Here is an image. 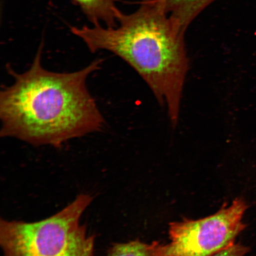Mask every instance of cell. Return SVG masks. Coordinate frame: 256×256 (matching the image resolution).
<instances>
[{"label": "cell", "mask_w": 256, "mask_h": 256, "mask_svg": "<svg viewBox=\"0 0 256 256\" xmlns=\"http://www.w3.org/2000/svg\"><path fill=\"white\" fill-rule=\"evenodd\" d=\"M94 26L116 27L124 14L118 0H72Z\"/></svg>", "instance_id": "5b68a950"}, {"label": "cell", "mask_w": 256, "mask_h": 256, "mask_svg": "<svg viewBox=\"0 0 256 256\" xmlns=\"http://www.w3.org/2000/svg\"><path fill=\"white\" fill-rule=\"evenodd\" d=\"M90 51L106 50L129 64L167 108L177 124L188 60L185 30L161 4L143 0L136 11L122 16L116 27H72Z\"/></svg>", "instance_id": "7a4b0ae2"}, {"label": "cell", "mask_w": 256, "mask_h": 256, "mask_svg": "<svg viewBox=\"0 0 256 256\" xmlns=\"http://www.w3.org/2000/svg\"><path fill=\"white\" fill-rule=\"evenodd\" d=\"M42 44L28 71L18 74L9 68L14 82L0 94L1 136L60 147L100 130L104 118L86 83L102 60L78 72H52L42 66Z\"/></svg>", "instance_id": "6da1fadb"}, {"label": "cell", "mask_w": 256, "mask_h": 256, "mask_svg": "<svg viewBox=\"0 0 256 256\" xmlns=\"http://www.w3.org/2000/svg\"><path fill=\"white\" fill-rule=\"evenodd\" d=\"M248 204L238 198L214 215L170 224V242L158 244L159 256H212L234 243L246 228L242 218Z\"/></svg>", "instance_id": "277c9868"}, {"label": "cell", "mask_w": 256, "mask_h": 256, "mask_svg": "<svg viewBox=\"0 0 256 256\" xmlns=\"http://www.w3.org/2000/svg\"><path fill=\"white\" fill-rule=\"evenodd\" d=\"M158 244V242L147 244L139 240L116 243L108 250L105 256H159Z\"/></svg>", "instance_id": "52a82bcc"}, {"label": "cell", "mask_w": 256, "mask_h": 256, "mask_svg": "<svg viewBox=\"0 0 256 256\" xmlns=\"http://www.w3.org/2000/svg\"><path fill=\"white\" fill-rule=\"evenodd\" d=\"M248 249L241 244L234 243L212 256H247Z\"/></svg>", "instance_id": "ba28073f"}, {"label": "cell", "mask_w": 256, "mask_h": 256, "mask_svg": "<svg viewBox=\"0 0 256 256\" xmlns=\"http://www.w3.org/2000/svg\"><path fill=\"white\" fill-rule=\"evenodd\" d=\"M94 198L81 194L54 215L40 222H0L2 256H96L94 236L80 223Z\"/></svg>", "instance_id": "3957f363"}, {"label": "cell", "mask_w": 256, "mask_h": 256, "mask_svg": "<svg viewBox=\"0 0 256 256\" xmlns=\"http://www.w3.org/2000/svg\"><path fill=\"white\" fill-rule=\"evenodd\" d=\"M161 4L178 24L186 30L192 22L215 0H150Z\"/></svg>", "instance_id": "8992f818"}]
</instances>
